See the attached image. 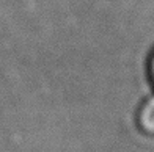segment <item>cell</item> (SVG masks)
I'll return each mask as SVG.
<instances>
[{
    "instance_id": "1",
    "label": "cell",
    "mask_w": 154,
    "mask_h": 152,
    "mask_svg": "<svg viewBox=\"0 0 154 152\" xmlns=\"http://www.w3.org/2000/svg\"><path fill=\"white\" fill-rule=\"evenodd\" d=\"M137 122L143 133L154 136V96L142 103L137 115Z\"/></svg>"
},
{
    "instance_id": "2",
    "label": "cell",
    "mask_w": 154,
    "mask_h": 152,
    "mask_svg": "<svg viewBox=\"0 0 154 152\" xmlns=\"http://www.w3.org/2000/svg\"><path fill=\"white\" fill-rule=\"evenodd\" d=\"M149 75H151V82L154 85V53L151 57V61H149Z\"/></svg>"
}]
</instances>
